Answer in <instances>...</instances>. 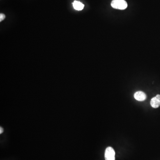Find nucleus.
Instances as JSON below:
<instances>
[{
    "label": "nucleus",
    "instance_id": "obj_1",
    "mask_svg": "<svg viewBox=\"0 0 160 160\" xmlns=\"http://www.w3.org/2000/svg\"><path fill=\"white\" fill-rule=\"evenodd\" d=\"M111 5L113 8L120 10L125 9L128 7L127 3L125 0H113Z\"/></svg>",
    "mask_w": 160,
    "mask_h": 160
},
{
    "label": "nucleus",
    "instance_id": "obj_2",
    "mask_svg": "<svg viewBox=\"0 0 160 160\" xmlns=\"http://www.w3.org/2000/svg\"><path fill=\"white\" fill-rule=\"evenodd\" d=\"M105 160H115V152L113 148H107L105 153Z\"/></svg>",
    "mask_w": 160,
    "mask_h": 160
},
{
    "label": "nucleus",
    "instance_id": "obj_3",
    "mask_svg": "<svg viewBox=\"0 0 160 160\" xmlns=\"http://www.w3.org/2000/svg\"><path fill=\"white\" fill-rule=\"evenodd\" d=\"M151 106L153 108H158L160 106V95H157L153 97L150 101Z\"/></svg>",
    "mask_w": 160,
    "mask_h": 160
},
{
    "label": "nucleus",
    "instance_id": "obj_4",
    "mask_svg": "<svg viewBox=\"0 0 160 160\" xmlns=\"http://www.w3.org/2000/svg\"><path fill=\"white\" fill-rule=\"evenodd\" d=\"M135 99L140 102L145 101L146 98V95L145 93L142 91H138L134 94Z\"/></svg>",
    "mask_w": 160,
    "mask_h": 160
},
{
    "label": "nucleus",
    "instance_id": "obj_5",
    "mask_svg": "<svg viewBox=\"0 0 160 160\" xmlns=\"http://www.w3.org/2000/svg\"><path fill=\"white\" fill-rule=\"evenodd\" d=\"M72 4H73L74 9L75 10H78V11H81V10H82L84 8V5L81 2H78V1H74Z\"/></svg>",
    "mask_w": 160,
    "mask_h": 160
},
{
    "label": "nucleus",
    "instance_id": "obj_6",
    "mask_svg": "<svg viewBox=\"0 0 160 160\" xmlns=\"http://www.w3.org/2000/svg\"><path fill=\"white\" fill-rule=\"evenodd\" d=\"M5 15L3 13H1L0 14V22H2L3 20L5 19Z\"/></svg>",
    "mask_w": 160,
    "mask_h": 160
},
{
    "label": "nucleus",
    "instance_id": "obj_7",
    "mask_svg": "<svg viewBox=\"0 0 160 160\" xmlns=\"http://www.w3.org/2000/svg\"><path fill=\"white\" fill-rule=\"evenodd\" d=\"M3 132V128L2 127H1V128H0V133L2 134Z\"/></svg>",
    "mask_w": 160,
    "mask_h": 160
}]
</instances>
